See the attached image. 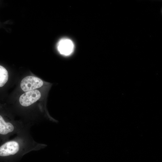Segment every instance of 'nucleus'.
<instances>
[{
  "instance_id": "1",
  "label": "nucleus",
  "mask_w": 162,
  "mask_h": 162,
  "mask_svg": "<svg viewBox=\"0 0 162 162\" xmlns=\"http://www.w3.org/2000/svg\"><path fill=\"white\" fill-rule=\"evenodd\" d=\"M46 146L35 141L29 130H28L17 135L12 140L4 142L0 146V157L14 159L31 151L44 148Z\"/></svg>"
},
{
  "instance_id": "2",
  "label": "nucleus",
  "mask_w": 162,
  "mask_h": 162,
  "mask_svg": "<svg viewBox=\"0 0 162 162\" xmlns=\"http://www.w3.org/2000/svg\"><path fill=\"white\" fill-rule=\"evenodd\" d=\"M30 127L23 122L7 120L0 115V139L5 141L12 135L29 130Z\"/></svg>"
},
{
  "instance_id": "3",
  "label": "nucleus",
  "mask_w": 162,
  "mask_h": 162,
  "mask_svg": "<svg viewBox=\"0 0 162 162\" xmlns=\"http://www.w3.org/2000/svg\"><path fill=\"white\" fill-rule=\"evenodd\" d=\"M43 84V82L40 78L33 76H28L22 79L20 83V87L24 92H26L40 88Z\"/></svg>"
},
{
  "instance_id": "4",
  "label": "nucleus",
  "mask_w": 162,
  "mask_h": 162,
  "mask_svg": "<svg viewBox=\"0 0 162 162\" xmlns=\"http://www.w3.org/2000/svg\"><path fill=\"white\" fill-rule=\"evenodd\" d=\"M41 96L40 92L37 90L26 92L20 96L19 98L20 104L23 107H28L38 100Z\"/></svg>"
},
{
  "instance_id": "5",
  "label": "nucleus",
  "mask_w": 162,
  "mask_h": 162,
  "mask_svg": "<svg viewBox=\"0 0 162 162\" xmlns=\"http://www.w3.org/2000/svg\"><path fill=\"white\" fill-rule=\"evenodd\" d=\"M74 44L70 39L64 38L60 40L57 44V49L62 54L68 56L74 50Z\"/></svg>"
},
{
  "instance_id": "6",
  "label": "nucleus",
  "mask_w": 162,
  "mask_h": 162,
  "mask_svg": "<svg viewBox=\"0 0 162 162\" xmlns=\"http://www.w3.org/2000/svg\"><path fill=\"white\" fill-rule=\"evenodd\" d=\"M8 78V74L7 70L0 65V87L3 86L7 82Z\"/></svg>"
}]
</instances>
